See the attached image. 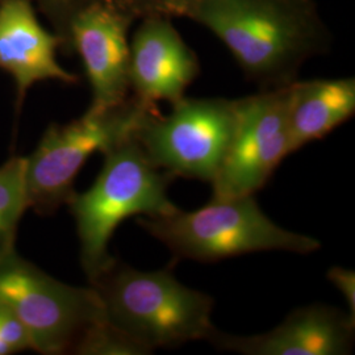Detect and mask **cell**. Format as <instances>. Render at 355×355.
Returning a JSON list of instances; mask_svg holds the SVG:
<instances>
[{"mask_svg":"<svg viewBox=\"0 0 355 355\" xmlns=\"http://www.w3.org/2000/svg\"><path fill=\"white\" fill-rule=\"evenodd\" d=\"M355 318L338 308H297L282 324L255 336L214 329L207 338L216 349L242 355H346L354 346Z\"/></svg>","mask_w":355,"mask_h":355,"instance_id":"8fae6325","label":"cell"},{"mask_svg":"<svg viewBox=\"0 0 355 355\" xmlns=\"http://www.w3.org/2000/svg\"><path fill=\"white\" fill-rule=\"evenodd\" d=\"M354 114V78L295 80L287 105L290 153L322 140Z\"/></svg>","mask_w":355,"mask_h":355,"instance_id":"4fadbf2b","label":"cell"},{"mask_svg":"<svg viewBox=\"0 0 355 355\" xmlns=\"http://www.w3.org/2000/svg\"><path fill=\"white\" fill-rule=\"evenodd\" d=\"M328 279L341 292L347 303L352 315L355 318V274L353 270L343 267H331L328 272Z\"/></svg>","mask_w":355,"mask_h":355,"instance_id":"d6986e66","label":"cell"},{"mask_svg":"<svg viewBox=\"0 0 355 355\" xmlns=\"http://www.w3.org/2000/svg\"><path fill=\"white\" fill-rule=\"evenodd\" d=\"M137 223L177 258L199 262L274 250L305 255L321 246L316 239L282 228L270 220L255 195L212 198L199 209L145 216Z\"/></svg>","mask_w":355,"mask_h":355,"instance_id":"277c9868","label":"cell"},{"mask_svg":"<svg viewBox=\"0 0 355 355\" xmlns=\"http://www.w3.org/2000/svg\"><path fill=\"white\" fill-rule=\"evenodd\" d=\"M135 20L99 1H91L76 13L71 29V51L76 53L89 79V110L120 105L130 96L129 29Z\"/></svg>","mask_w":355,"mask_h":355,"instance_id":"9c48e42d","label":"cell"},{"mask_svg":"<svg viewBox=\"0 0 355 355\" xmlns=\"http://www.w3.org/2000/svg\"><path fill=\"white\" fill-rule=\"evenodd\" d=\"M89 286L105 320L150 352L207 341L215 329L214 299L182 284L170 267L140 271L114 258Z\"/></svg>","mask_w":355,"mask_h":355,"instance_id":"7a4b0ae2","label":"cell"},{"mask_svg":"<svg viewBox=\"0 0 355 355\" xmlns=\"http://www.w3.org/2000/svg\"><path fill=\"white\" fill-rule=\"evenodd\" d=\"M133 95L112 108L87 110L69 124H51L36 150L26 157V195L28 208L37 215L55 214L74 196V183L80 168L96 152L105 153L133 136L148 110Z\"/></svg>","mask_w":355,"mask_h":355,"instance_id":"5b68a950","label":"cell"},{"mask_svg":"<svg viewBox=\"0 0 355 355\" xmlns=\"http://www.w3.org/2000/svg\"><path fill=\"white\" fill-rule=\"evenodd\" d=\"M37 4L38 10L44 13L51 23L53 32L60 37L62 51L66 54L73 53L70 29L71 23L82 8H85L92 0H32Z\"/></svg>","mask_w":355,"mask_h":355,"instance_id":"e0dca14e","label":"cell"},{"mask_svg":"<svg viewBox=\"0 0 355 355\" xmlns=\"http://www.w3.org/2000/svg\"><path fill=\"white\" fill-rule=\"evenodd\" d=\"M152 353L148 347L114 328L107 320H103L83 334L71 354L148 355Z\"/></svg>","mask_w":355,"mask_h":355,"instance_id":"9a60e30c","label":"cell"},{"mask_svg":"<svg viewBox=\"0 0 355 355\" xmlns=\"http://www.w3.org/2000/svg\"><path fill=\"white\" fill-rule=\"evenodd\" d=\"M140 21L129 41L130 95L148 105L179 102L200 74L199 57L173 19L152 16Z\"/></svg>","mask_w":355,"mask_h":355,"instance_id":"30bf717a","label":"cell"},{"mask_svg":"<svg viewBox=\"0 0 355 355\" xmlns=\"http://www.w3.org/2000/svg\"><path fill=\"white\" fill-rule=\"evenodd\" d=\"M237 121L228 150L211 182L212 198L255 195L290 153L288 86L236 99Z\"/></svg>","mask_w":355,"mask_h":355,"instance_id":"ba28073f","label":"cell"},{"mask_svg":"<svg viewBox=\"0 0 355 355\" xmlns=\"http://www.w3.org/2000/svg\"><path fill=\"white\" fill-rule=\"evenodd\" d=\"M0 302L23 322L40 354H71L78 341L105 320L99 295L48 275L19 255L0 257Z\"/></svg>","mask_w":355,"mask_h":355,"instance_id":"8992f818","label":"cell"},{"mask_svg":"<svg viewBox=\"0 0 355 355\" xmlns=\"http://www.w3.org/2000/svg\"><path fill=\"white\" fill-rule=\"evenodd\" d=\"M104 154V164L89 190L69 202L80 242L82 267L95 279L114 257L108 245L116 228L132 216H166L178 211L167 196L175 179L148 158L135 136Z\"/></svg>","mask_w":355,"mask_h":355,"instance_id":"3957f363","label":"cell"},{"mask_svg":"<svg viewBox=\"0 0 355 355\" xmlns=\"http://www.w3.org/2000/svg\"><path fill=\"white\" fill-rule=\"evenodd\" d=\"M99 1L117 12L124 13L135 21L152 17H186L195 0H92Z\"/></svg>","mask_w":355,"mask_h":355,"instance_id":"2e32d148","label":"cell"},{"mask_svg":"<svg viewBox=\"0 0 355 355\" xmlns=\"http://www.w3.org/2000/svg\"><path fill=\"white\" fill-rule=\"evenodd\" d=\"M26 350H33L26 327L7 305L0 302V355Z\"/></svg>","mask_w":355,"mask_h":355,"instance_id":"ac0fdd59","label":"cell"},{"mask_svg":"<svg viewBox=\"0 0 355 355\" xmlns=\"http://www.w3.org/2000/svg\"><path fill=\"white\" fill-rule=\"evenodd\" d=\"M32 0H0V70L16 85V110L20 112L26 92L38 82L58 80L76 85L79 76L64 69L57 53L60 37L41 26Z\"/></svg>","mask_w":355,"mask_h":355,"instance_id":"7c38bea8","label":"cell"},{"mask_svg":"<svg viewBox=\"0 0 355 355\" xmlns=\"http://www.w3.org/2000/svg\"><path fill=\"white\" fill-rule=\"evenodd\" d=\"M164 114L153 107L133 136L154 165L173 177L212 182L237 121L236 99L182 98Z\"/></svg>","mask_w":355,"mask_h":355,"instance_id":"52a82bcc","label":"cell"},{"mask_svg":"<svg viewBox=\"0 0 355 355\" xmlns=\"http://www.w3.org/2000/svg\"><path fill=\"white\" fill-rule=\"evenodd\" d=\"M186 17L215 35L259 89L290 86L333 45L315 0H195Z\"/></svg>","mask_w":355,"mask_h":355,"instance_id":"6da1fadb","label":"cell"},{"mask_svg":"<svg viewBox=\"0 0 355 355\" xmlns=\"http://www.w3.org/2000/svg\"><path fill=\"white\" fill-rule=\"evenodd\" d=\"M26 157H11L0 166V257L15 250L19 224L28 208Z\"/></svg>","mask_w":355,"mask_h":355,"instance_id":"5bb4252c","label":"cell"}]
</instances>
